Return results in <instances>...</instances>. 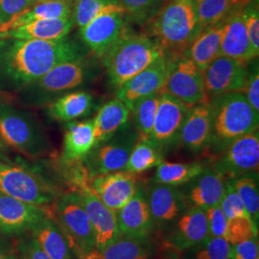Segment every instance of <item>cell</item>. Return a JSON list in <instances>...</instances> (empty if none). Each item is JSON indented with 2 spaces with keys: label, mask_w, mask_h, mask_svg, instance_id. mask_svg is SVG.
I'll return each instance as SVG.
<instances>
[{
  "label": "cell",
  "mask_w": 259,
  "mask_h": 259,
  "mask_svg": "<svg viewBox=\"0 0 259 259\" xmlns=\"http://www.w3.org/2000/svg\"><path fill=\"white\" fill-rule=\"evenodd\" d=\"M66 1H68L70 4H73V1H74V0H66Z\"/></svg>",
  "instance_id": "cell-53"
},
{
  "label": "cell",
  "mask_w": 259,
  "mask_h": 259,
  "mask_svg": "<svg viewBox=\"0 0 259 259\" xmlns=\"http://www.w3.org/2000/svg\"><path fill=\"white\" fill-rule=\"evenodd\" d=\"M256 259H259V257H257V258H256Z\"/></svg>",
  "instance_id": "cell-55"
},
{
  "label": "cell",
  "mask_w": 259,
  "mask_h": 259,
  "mask_svg": "<svg viewBox=\"0 0 259 259\" xmlns=\"http://www.w3.org/2000/svg\"><path fill=\"white\" fill-rule=\"evenodd\" d=\"M73 26L72 17L66 19H39L0 33V38L58 40L66 37Z\"/></svg>",
  "instance_id": "cell-26"
},
{
  "label": "cell",
  "mask_w": 259,
  "mask_h": 259,
  "mask_svg": "<svg viewBox=\"0 0 259 259\" xmlns=\"http://www.w3.org/2000/svg\"><path fill=\"white\" fill-rule=\"evenodd\" d=\"M220 56L232 58L245 64L255 59L245 23V8L236 10L224 20Z\"/></svg>",
  "instance_id": "cell-24"
},
{
  "label": "cell",
  "mask_w": 259,
  "mask_h": 259,
  "mask_svg": "<svg viewBox=\"0 0 259 259\" xmlns=\"http://www.w3.org/2000/svg\"><path fill=\"white\" fill-rule=\"evenodd\" d=\"M40 1H44V0H31L32 5H33V4H35V3H37V2H40Z\"/></svg>",
  "instance_id": "cell-52"
},
{
  "label": "cell",
  "mask_w": 259,
  "mask_h": 259,
  "mask_svg": "<svg viewBox=\"0 0 259 259\" xmlns=\"http://www.w3.org/2000/svg\"><path fill=\"white\" fill-rule=\"evenodd\" d=\"M211 167L229 180L243 176H257L258 130L233 140L223 152L212 157Z\"/></svg>",
  "instance_id": "cell-8"
},
{
  "label": "cell",
  "mask_w": 259,
  "mask_h": 259,
  "mask_svg": "<svg viewBox=\"0 0 259 259\" xmlns=\"http://www.w3.org/2000/svg\"><path fill=\"white\" fill-rule=\"evenodd\" d=\"M78 190L75 193L87 213L95 238V250H100L121 236L116 214L103 204L91 185V178L85 172L78 179Z\"/></svg>",
  "instance_id": "cell-10"
},
{
  "label": "cell",
  "mask_w": 259,
  "mask_h": 259,
  "mask_svg": "<svg viewBox=\"0 0 259 259\" xmlns=\"http://www.w3.org/2000/svg\"><path fill=\"white\" fill-rule=\"evenodd\" d=\"M83 50L66 37L58 40L0 38V92H18L56 65L81 61Z\"/></svg>",
  "instance_id": "cell-1"
},
{
  "label": "cell",
  "mask_w": 259,
  "mask_h": 259,
  "mask_svg": "<svg viewBox=\"0 0 259 259\" xmlns=\"http://www.w3.org/2000/svg\"><path fill=\"white\" fill-rule=\"evenodd\" d=\"M145 190L155 227L164 228L174 224L188 208L185 195L178 187L152 182L145 185Z\"/></svg>",
  "instance_id": "cell-17"
},
{
  "label": "cell",
  "mask_w": 259,
  "mask_h": 259,
  "mask_svg": "<svg viewBox=\"0 0 259 259\" xmlns=\"http://www.w3.org/2000/svg\"><path fill=\"white\" fill-rule=\"evenodd\" d=\"M0 139L28 157H44L52 150L39 121L30 112L9 105H0Z\"/></svg>",
  "instance_id": "cell-5"
},
{
  "label": "cell",
  "mask_w": 259,
  "mask_h": 259,
  "mask_svg": "<svg viewBox=\"0 0 259 259\" xmlns=\"http://www.w3.org/2000/svg\"><path fill=\"white\" fill-rule=\"evenodd\" d=\"M50 215L65 233L77 259L96 249L91 221L75 193L64 195L51 205Z\"/></svg>",
  "instance_id": "cell-6"
},
{
  "label": "cell",
  "mask_w": 259,
  "mask_h": 259,
  "mask_svg": "<svg viewBox=\"0 0 259 259\" xmlns=\"http://www.w3.org/2000/svg\"><path fill=\"white\" fill-rule=\"evenodd\" d=\"M163 159V150L149 139H139L132 149L125 170L140 175L157 167Z\"/></svg>",
  "instance_id": "cell-35"
},
{
  "label": "cell",
  "mask_w": 259,
  "mask_h": 259,
  "mask_svg": "<svg viewBox=\"0 0 259 259\" xmlns=\"http://www.w3.org/2000/svg\"><path fill=\"white\" fill-rule=\"evenodd\" d=\"M121 7L115 0H74L72 19L75 25L82 28L103 13Z\"/></svg>",
  "instance_id": "cell-37"
},
{
  "label": "cell",
  "mask_w": 259,
  "mask_h": 259,
  "mask_svg": "<svg viewBox=\"0 0 259 259\" xmlns=\"http://www.w3.org/2000/svg\"><path fill=\"white\" fill-rule=\"evenodd\" d=\"M5 259H19V255H18V253H17V251L15 252L14 250L11 249L9 252L7 253V255H6Z\"/></svg>",
  "instance_id": "cell-51"
},
{
  "label": "cell",
  "mask_w": 259,
  "mask_h": 259,
  "mask_svg": "<svg viewBox=\"0 0 259 259\" xmlns=\"http://www.w3.org/2000/svg\"><path fill=\"white\" fill-rule=\"evenodd\" d=\"M93 97L87 92L67 93L48 107L49 115L57 121L71 122L87 115L93 108Z\"/></svg>",
  "instance_id": "cell-31"
},
{
  "label": "cell",
  "mask_w": 259,
  "mask_h": 259,
  "mask_svg": "<svg viewBox=\"0 0 259 259\" xmlns=\"http://www.w3.org/2000/svg\"><path fill=\"white\" fill-rule=\"evenodd\" d=\"M164 55L163 49L148 35L126 30L102 59L110 83L118 89Z\"/></svg>",
  "instance_id": "cell-4"
},
{
  "label": "cell",
  "mask_w": 259,
  "mask_h": 259,
  "mask_svg": "<svg viewBox=\"0 0 259 259\" xmlns=\"http://www.w3.org/2000/svg\"><path fill=\"white\" fill-rule=\"evenodd\" d=\"M209 237L204 209L189 206L175 223L167 238V246L176 251L192 249Z\"/></svg>",
  "instance_id": "cell-20"
},
{
  "label": "cell",
  "mask_w": 259,
  "mask_h": 259,
  "mask_svg": "<svg viewBox=\"0 0 259 259\" xmlns=\"http://www.w3.org/2000/svg\"><path fill=\"white\" fill-rule=\"evenodd\" d=\"M124 8L111 10L80 28V37L93 55L103 58L126 32Z\"/></svg>",
  "instance_id": "cell-13"
},
{
  "label": "cell",
  "mask_w": 259,
  "mask_h": 259,
  "mask_svg": "<svg viewBox=\"0 0 259 259\" xmlns=\"http://www.w3.org/2000/svg\"><path fill=\"white\" fill-rule=\"evenodd\" d=\"M160 93L144 97L136 103L131 109L134 128L139 135V139H149L157 115Z\"/></svg>",
  "instance_id": "cell-36"
},
{
  "label": "cell",
  "mask_w": 259,
  "mask_h": 259,
  "mask_svg": "<svg viewBox=\"0 0 259 259\" xmlns=\"http://www.w3.org/2000/svg\"><path fill=\"white\" fill-rule=\"evenodd\" d=\"M161 92L172 95L190 108L210 102L205 91L203 71L185 56L177 60Z\"/></svg>",
  "instance_id": "cell-11"
},
{
  "label": "cell",
  "mask_w": 259,
  "mask_h": 259,
  "mask_svg": "<svg viewBox=\"0 0 259 259\" xmlns=\"http://www.w3.org/2000/svg\"><path fill=\"white\" fill-rule=\"evenodd\" d=\"M139 135L129 123L111 139L94 146L84 158L90 178L125 170Z\"/></svg>",
  "instance_id": "cell-7"
},
{
  "label": "cell",
  "mask_w": 259,
  "mask_h": 259,
  "mask_svg": "<svg viewBox=\"0 0 259 259\" xmlns=\"http://www.w3.org/2000/svg\"><path fill=\"white\" fill-rule=\"evenodd\" d=\"M252 0L250 4L245 7V23L250 39V47L257 58L259 55V13L257 3H253Z\"/></svg>",
  "instance_id": "cell-43"
},
{
  "label": "cell",
  "mask_w": 259,
  "mask_h": 259,
  "mask_svg": "<svg viewBox=\"0 0 259 259\" xmlns=\"http://www.w3.org/2000/svg\"><path fill=\"white\" fill-rule=\"evenodd\" d=\"M232 247L224 237H208L198 246L195 259H231Z\"/></svg>",
  "instance_id": "cell-40"
},
{
  "label": "cell",
  "mask_w": 259,
  "mask_h": 259,
  "mask_svg": "<svg viewBox=\"0 0 259 259\" xmlns=\"http://www.w3.org/2000/svg\"><path fill=\"white\" fill-rule=\"evenodd\" d=\"M242 93L248 100L251 108L259 113V74L258 65L253 67L252 71L248 75L246 84Z\"/></svg>",
  "instance_id": "cell-46"
},
{
  "label": "cell",
  "mask_w": 259,
  "mask_h": 259,
  "mask_svg": "<svg viewBox=\"0 0 259 259\" xmlns=\"http://www.w3.org/2000/svg\"><path fill=\"white\" fill-rule=\"evenodd\" d=\"M30 237L52 259H73L74 253L65 233L48 214L30 231Z\"/></svg>",
  "instance_id": "cell-25"
},
{
  "label": "cell",
  "mask_w": 259,
  "mask_h": 259,
  "mask_svg": "<svg viewBox=\"0 0 259 259\" xmlns=\"http://www.w3.org/2000/svg\"><path fill=\"white\" fill-rule=\"evenodd\" d=\"M0 193L45 208H49L55 199L53 190L39 177L22 167L1 162Z\"/></svg>",
  "instance_id": "cell-9"
},
{
  "label": "cell",
  "mask_w": 259,
  "mask_h": 259,
  "mask_svg": "<svg viewBox=\"0 0 259 259\" xmlns=\"http://www.w3.org/2000/svg\"><path fill=\"white\" fill-rule=\"evenodd\" d=\"M204 167V163L197 161L170 162L163 159L157 165L152 182L175 187L184 186L198 176Z\"/></svg>",
  "instance_id": "cell-34"
},
{
  "label": "cell",
  "mask_w": 259,
  "mask_h": 259,
  "mask_svg": "<svg viewBox=\"0 0 259 259\" xmlns=\"http://www.w3.org/2000/svg\"><path fill=\"white\" fill-rule=\"evenodd\" d=\"M10 250L11 248L9 242L0 235V259H5Z\"/></svg>",
  "instance_id": "cell-49"
},
{
  "label": "cell",
  "mask_w": 259,
  "mask_h": 259,
  "mask_svg": "<svg viewBox=\"0 0 259 259\" xmlns=\"http://www.w3.org/2000/svg\"><path fill=\"white\" fill-rule=\"evenodd\" d=\"M224 20L203 29L195 37L184 55L190 59L202 71L220 56Z\"/></svg>",
  "instance_id": "cell-28"
},
{
  "label": "cell",
  "mask_w": 259,
  "mask_h": 259,
  "mask_svg": "<svg viewBox=\"0 0 259 259\" xmlns=\"http://www.w3.org/2000/svg\"><path fill=\"white\" fill-rule=\"evenodd\" d=\"M115 214L121 235L139 240H148L155 226L143 182L139 181L136 194Z\"/></svg>",
  "instance_id": "cell-15"
},
{
  "label": "cell",
  "mask_w": 259,
  "mask_h": 259,
  "mask_svg": "<svg viewBox=\"0 0 259 259\" xmlns=\"http://www.w3.org/2000/svg\"><path fill=\"white\" fill-rule=\"evenodd\" d=\"M190 107L172 95L160 92V99L154 127L149 140L164 151L177 142L178 136Z\"/></svg>",
  "instance_id": "cell-16"
},
{
  "label": "cell",
  "mask_w": 259,
  "mask_h": 259,
  "mask_svg": "<svg viewBox=\"0 0 259 259\" xmlns=\"http://www.w3.org/2000/svg\"><path fill=\"white\" fill-rule=\"evenodd\" d=\"M231 247V259H256L259 257L258 237H252Z\"/></svg>",
  "instance_id": "cell-47"
},
{
  "label": "cell",
  "mask_w": 259,
  "mask_h": 259,
  "mask_svg": "<svg viewBox=\"0 0 259 259\" xmlns=\"http://www.w3.org/2000/svg\"><path fill=\"white\" fill-rule=\"evenodd\" d=\"M17 253L19 259H52L31 237L22 238L18 242Z\"/></svg>",
  "instance_id": "cell-48"
},
{
  "label": "cell",
  "mask_w": 259,
  "mask_h": 259,
  "mask_svg": "<svg viewBox=\"0 0 259 259\" xmlns=\"http://www.w3.org/2000/svg\"><path fill=\"white\" fill-rule=\"evenodd\" d=\"M211 137L206 150L217 156L233 140L258 130L259 113L240 92L225 93L210 100Z\"/></svg>",
  "instance_id": "cell-3"
},
{
  "label": "cell",
  "mask_w": 259,
  "mask_h": 259,
  "mask_svg": "<svg viewBox=\"0 0 259 259\" xmlns=\"http://www.w3.org/2000/svg\"><path fill=\"white\" fill-rule=\"evenodd\" d=\"M72 17V4L66 0H44L31 5L18 17L0 27V33L39 19H66Z\"/></svg>",
  "instance_id": "cell-30"
},
{
  "label": "cell",
  "mask_w": 259,
  "mask_h": 259,
  "mask_svg": "<svg viewBox=\"0 0 259 259\" xmlns=\"http://www.w3.org/2000/svg\"><path fill=\"white\" fill-rule=\"evenodd\" d=\"M130 116L129 108L117 98L104 104L93 120L96 145L111 139L125 127L129 123Z\"/></svg>",
  "instance_id": "cell-29"
},
{
  "label": "cell",
  "mask_w": 259,
  "mask_h": 259,
  "mask_svg": "<svg viewBox=\"0 0 259 259\" xmlns=\"http://www.w3.org/2000/svg\"><path fill=\"white\" fill-rule=\"evenodd\" d=\"M178 251L172 250L171 248H167L166 250L164 251V253H162L160 259H181L179 257Z\"/></svg>",
  "instance_id": "cell-50"
},
{
  "label": "cell",
  "mask_w": 259,
  "mask_h": 259,
  "mask_svg": "<svg viewBox=\"0 0 259 259\" xmlns=\"http://www.w3.org/2000/svg\"><path fill=\"white\" fill-rule=\"evenodd\" d=\"M182 190L190 206L207 209L220 204L227 188V178L214 170L211 166H205L204 170L186 184Z\"/></svg>",
  "instance_id": "cell-22"
},
{
  "label": "cell",
  "mask_w": 259,
  "mask_h": 259,
  "mask_svg": "<svg viewBox=\"0 0 259 259\" xmlns=\"http://www.w3.org/2000/svg\"><path fill=\"white\" fill-rule=\"evenodd\" d=\"M212 129V110L210 104L196 105L190 108L180 130L177 141L192 152L206 150Z\"/></svg>",
  "instance_id": "cell-23"
},
{
  "label": "cell",
  "mask_w": 259,
  "mask_h": 259,
  "mask_svg": "<svg viewBox=\"0 0 259 259\" xmlns=\"http://www.w3.org/2000/svg\"><path fill=\"white\" fill-rule=\"evenodd\" d=\"M204 85L210 100L221 94L242 93L249 75L248 64L219 56L204 70Z\"/></svg>",
  "instance_id": "cell-14"
},
{
  "label": "cell",
  "mask_w": 259,
  "mask_h": 259,
  "mask_svg": "<svg viewBox=\"0 0 259 259\" xmlns=\"http://www.w3.org/2000/svg\"><path fill=\"white\" fill-rule=\"evenodd\" d=\"M209 237H224L228 226V219L223 212L219 204L204 210Z\"/></svg>",
  "instance_id": "cell-44"
},
{
  "label": "cell",
  "mask_w": 259,
  "mask_h": 259,
  "mask_svg": "<svg viewBox=\"0 0 259 259\" xmlns=\"http://www.w3.org/2000/svg\"><path fill=\"white\" fill-rule=\"evenodd\" d=\"M179 58L165 54L117 89L116 98L131 111L140 99L160 93Z\"/></svg>",
  "instance_id": "cell-12"
},
{
  "label": "cell",
  "mask_w": 259,
  "mask_h": 259,
  "mask_svg": "<svg viewBox=\"0 0 259 259\" xmlns=\"http://www.w3.org/2000/svg\"><path fill=\"white\" fill-rule=\"evenodd\" d=\"M252 237H257V226L250 217H237L228 221L225 239L231 246L239 244Z\"/></svg>",
  "instance_id": "cell-39"
},
{
  "label": "cell",
  "mask_w": 259,
  "mask_h": 259,
  "mask_svg": "<svg viewBox=\"0 0 259 259\" xmlns=\"http://www.w3.org/2000/svg\"><path fill=\"white\" fill-rule=\"evenodd\" d=\"M81 61L65 62L56 65L47 74L23 90L32 95L56 94L73 90L84 82L87 76V70Z\"/></svg>",
  "instance_id": "cell-21"
},
{
  "label": "cell",
  "mask_w": 259,
  "mask_h": 259,
  "mask_svg": "<svg viewBox=\"0 0 259 259\" xmlns=\"http://www.w3.org/2000/svg\"><path fill=\"white\" fill-rule=\"evenodd\" d=\"M2 94H3V93H2V92H0V99H1V98H2V96H1V95H2Z\"/></svg>",
  "instance_id": "cell-54"
},
{
  "label": "cell",
  "mask_w": 259,
  "mask_h": 259,
  "mask_svg": "<svg viewBox=\"0 0 259 259\" xmlns=\"http://www.w3.org/2000/svg\"><path fill=\"white\" fill-rule=\"evenodd\" d=\"M139 175L126 170L91 178V185L103 204L116 212L129 202L138 189Z\"/></svg>",
  "instance_id": "cell-18"
},
{
  "label": "cell",
  "mask_w": 259,
  "mask_h": 259,
  "mask_svg": "<svg viewBox=\"0 0 259 259\" xmlns=\"http://www.w3.org/2000/svg\"><path fill=\"white\" fill-rule=\"evenodd\" d=\"M220 207L227 217L228 221L237 217H248L249 214L247 212L244 204L241 201L239 195L235 191L231 181L227 179V188L225 194L223 196L220 202ZM250 217V216H249Z\"/></svg>",
  "instance_id": "cell-41"
},
{
  "label": "cell",
  "mask_w": 259,
  "mask_h": 259,
  "mask_svg": "<svg viewBox=\"0 0 259 259\" xmlns=\"http://www.w3.org/2000/svg\"><path fill=\"white\" fill-rule=\"evenodd\" d=\"M229 180V179H228ZM239 195L251 221L256 226L259 218L258 181L257 176H243L230 180Z\"/></svg>",
  "instance_id": "cell-38"
},
{
  "label": "cell",
  "mask_w": 259,
  "mask_h": 259,
  "mask_svg": "<svg viewBox=\"0 0 259 259\" xmlns=\"http://www.w3.org/2000/svg\"><path fill=\"white\" fill-rule=\"evenodd\" d=\"M144 34L156 40L167 55H185L201 32L195 0H164L147 22Z\"/></svg>",
  "instance_id": "cell-2"
},
{
  "label": "cell",
  "mask_w": 259,
  "mask_h": 259,
  "mask_svg": "<svg viewBox=\"0 0 259 259\" xmlns=\"http://www.w3.org/2000/svg\"><path fill=\"white\" fill-rule=\"evenodd\" d=\"M252 0H195L199 28L212 26L236 10L245 8Z\"/></svg>",
  "instance_id": "cell-33"
},
{
  "label": "cell",
  "mask_w": 259,
  "mask_h": 259,
  "mask_svg": "<svg viewBox=\"0 0 259 259\" xmlns=\"http://www.w3.org/2000/svg\"><path fill=\"white\" fill-rule=\"evenodd\" d=\"M124 8L126 14L135 18L154 16L164 0H115Z\"/></svg>",
  "instance_id": "cell-42"
},
{
  "label": "cell",
  "mask_w": 259,
  "mask_h": 259,
  "mask_svg": "<svg viewBox=\"0 0 259 259\" xmlns=\"http://www.w3.org/2000/svg\"><path fill=\"white\" fill-rule=\"evenodd\" d=\"M48 214L50 207H39L0 193V234L19 235L29 232Z\"/></svg>",
  "instance_id": "cell-19"
},
{
  "label": "cell",
  "mask_w": 259,
  "mask_h": 259,
  "mask_svg": "<svg viewBox=\"0 0 259 259\" xmlns=\"http://www.w3.org/2000/svg\"><path fill=\"white\" fill-rule=\"evenodd\" d=\"M96 145L93 120L70 122L66 125L63 159L67 163L84 159Z\"/></svg>",
  "instance_id": "cell-27"
},
{
  "label": "cell",
  "mask_w": 259,
  "mask_h": 259,
  "mask_svg": "<svg viewBox=\"0 0 259 259\" xmlns=\"http://www.w3.org/2000/svg\"><path fill=\"white\" fill-rule=\"evenodd\" d=\"M32 5L31 0H0V27Z\"/></svg>",
  "instance_id": "cell-45"
},
{
  "label": "cell",
  "mask_w": 259,
  "mask_h": 259,
  "mask_svg": "<svg viewBox=\"0 0 259 259\" xmlns=\"http://www.w3.org/2000/svg\"><path fill=\"white\" fill-rule=\"evenodd\" d=\"M152 250L148 240L121 236L100 250H94L83 259H150Z\"/></svg>",
  "instance_id": "cell-32"
}]
</instances>
